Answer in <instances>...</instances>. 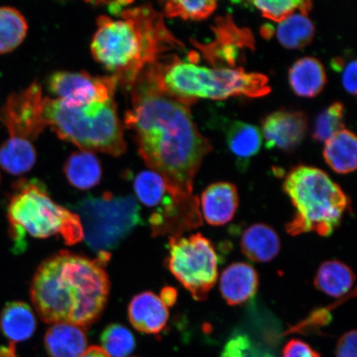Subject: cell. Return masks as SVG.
I'll list each match as a JSON object with an SVG mask.
<instances>
[{
	"mask_svg": "<svg viewBox=\"0 0 357 357\" xmlns=\"http://www.w3.org/2000/svg\"><path fill=\"white\" fill-rule=\"evenodd\" d=\"M130 91L124 123L134 132L141 158L172 193L193 195L195 177L212 146L196 127L190 105L162 87L158 62L142 71Z\"/></svg>",
	"mask_w": 357,
	"mask_h": 357,
	"instance_id": "6da1fadb",
	"label": "cell"
},
{
	"mask_svg": "<svg viewBox=\"0 0 357 357\" xmlns=\"http://www.w3.org/2000/svg\"><path fill=\"white\" fill-rule=\"evenodd\" d=\"M109 259V252H100L92 260L62 251L44 261L30 288L40 319L48 324H70L84 329L96 323L109 300L105 266Z\"/></svg>",
	"mask_w": 357,
	"mask_h": 357,
	"instance_id": "7a4b0ae2",
	"label": "cell"
},
{
	"mask_svg": "<svg viewBox=\"0 0 357 357\" xmlns=\"http://www.w3.org/2000/svg\"><path fill=\"white\" fill-rule=\"evenodd\" d=\"M121 19L98 17V29L91 49L95 60L130 89L146 67L162 60V55L181 43L164 24L162 15L150 4L126 8Z\"/></svg>",
	"mask_w": 357,
	"mask_h": 357,
	"instance_id": "3957f363",
	"label": "cell"
},
{
	"mask_svg": "<svg viewBox=\"0 0 357 357\" xmlns=\"http://www.w3.org/2000/svg\"><path fill=\"white\" fill-rule=\"evenodd\" d=\"M7 218L15 252L24 251L26 236L43 239L60 235L67 245L84 239L77 213L55 203L46 185L36 178H22L13 184L8 196Z\"/></svg>",
	"mask_w": 357,
	"mask_h": 357,
	"instance_id": "277c9868",
	"label": "cell"
},
{
	"mask_svg": "<svg viewBox=\"0 0 357 357\" xmlns=\"http://www.w3.org/2000/svg\"><path fill=\"white\" fill-rule=\"evenodd\" d=\"M43 118L61 139L80 151L120 156L127 149L123 124L114 100L71 106L60 100L44 97Z\"/></svg>",
	"mask_w": 357,
	"mask_h": 357,
	"instance_id": "5b68a950",
	"label": "cell"
},
{
	"mask_svg": "<svg viewBox=\"0 0 357 357\" xmlns=\"http://www.w3.org/2000/svg\"><path fill=\"white\" fill-rule=\"evenodd\" d=\"M284 190L294 208L287 233L292 236L314 231L329 236L341 225L350 200L340 186L319 168L298 166L284 178Z\"/></svg>",
	"mask_w": 357,
	"mask_h": 357,
	"instance_id": "8992f818",
	"label": "cell"
},
{
	"mask_svg": "<svg viewBox=\"0 0 357 357\" xmlns=\"http://www.w3.org/2000/svg\"><path fill=\"white\" fill-rule=\"evenodd\" d=\"M162 87L173 96L192 102L198 99L222 100L234 96L262 97L271 91L266 75L242 68H208L172 59L158 62Z\"/></svg>",
	"mask_w": 357,
	"mask_h": 357,
	"instance_id": "52a82bcc",
	"label": "cell"
},
{
	"mask_svg": "<svg viewBox=\"0 0 357 357\" xmlns=\"http://www.w3.org/2000/svg\"><path fill=\"white\" fill-rule=\"evenodd\" d=\"M84 238L93 251L109 252L123 242L141 222L140 207L132 196L116 197L109 192L89 196L75 205Z\"/></svg>",
	"mask_w": 357,
	"mask_h": 357,
	"instance_id": "ba28073f",
	"label": "cell"
},
{
	"mask_svg": "<svg viewBox=\"0 0 357 357\" xmlns=\"http://www.w3.org/2000/svg\"><path fill=\"white\" fill-rule=\"evenodd\" d=\"M167 266L195 301L206 300L216 284L218 257L211 240L202 234L171 236Z\"/></svg>",
	"mask_w": 357,
	"mask_h": 357,
	"instance_id": "9c48e42d",
	"label": "cell"
},
{
	"mask_svg": "<svg viewBox=\"0 0 357 357\" xmlns=\"http://www.w3.org/2000/svg\"><path fill=\"white\" fill-rule=\"evenodd\" d=\"M43 99L42 86L37 80L8 97L0 109V122L10 137L32 142L44 132L47 124L43 118Z\"/></svg>",
	"mask_w": 357,
	"mask_h": 357,
	"instance_id": "30bf717a",
	"label": "cell"
},
{
	"mask_svg": "<svg viewBox=\"0 0 357 357\" xmlns=\"http://www.w3.org/2000/svg\"><path fill=\"white\" fill-rule=\"evenodd\" d=\"M118 84L115 75L93 77L86 71H56L47 79L49 92L55 96L56 99L71 106L114 100Z\"/></svg>",
	"mask_w": 357,
	"mask_h": 357,
	"instance_id": "8fae6325",
	"label": "cell"
},
{
	"mask_svg": "<svg viewBox=\"0 0 357 357\" xmlns=\"http://www.w3.org/2000/svg\"><path fill=\"white\" fill-rule=\"evenodd\" d=\"M307 129V119L300 112H275L262 123V134L268 149L291 151L301 144Z\"/></svg>",
	"mask_w": 357,
	"mask_h": 357,
	"instance_id": "7c38bea8",
	"label": "cell"
},
{
	"mask_svg": "<svg viewBox=\"0 0 357 357\" xmlns=\"http://www.w3.org/2000/svg\"><path fill=\"white\" fill-rule=\"evenodd\" d=\"M238 206V189L229 182H217L208 186L199 201L201 215L212 226L227 225L234 218Z\"/></svg>",
	"mask_w": 357,
	"mask_h": 357,
	"instance_id": "4fadbf2b",
	"label": "cell"
},
{
	"mask_svg": "<svg viewBox=\"0 0 357 357\" xmlns=\"http://www.w3.org/2000/svg\"><path fill=\"white\" fill-rule=\"evenodd\" d=\"M259 287V275L252 266L235 262L220 276V290L223 300L230 306H238L251 301Z\"/></svg>",
	"mask_w": 357,
	"mask_h": 357,
	"instance_id": "5bb4252c",
	"label": "cell"
},
{
	"mask_svg": "<svg viewBox=\"0 0 357 357\" xmlns=\"http://www.w3.org/2000/svg\"><path fill=\"white\" fill-rule=\"evenodd\" d=\"M128 318L137 331L158 335L167 327L168 307L154 293L142 292L129 303Z\"/></svg>",
	"mask_w": 357,
	"mask_h": 357,
	"instance_id": "9a60e30c",
	"label": "cell"
},
{
	"mask_svg": "<svg viewBox=\"0 0 357 357\" xmlns=\"http://www.w3.org/2000/svg\"><path fill=\"white\" fill-rule=\"evenodd\" d=\"M241 250L245 257L254 262L265 263L278 257L280 250V236L265 223H255L243 231Z\"/></svg>",
	"mask_w": 357,
	"mask_h": 357,
	"instance_id": "2e32d148",
	"label": "cell"
},
{
	"mask_svg": "<svg viewBox=\"0 0 357 357\" xmlns=\"http://www.w3.org/2000/svg\"><path fill=\"white\" fill-rule=\"evenodd\" d=\"M45 348L50 357H79L87 349L84 329L70 324H56L47 330Z\"/></svg>",
	"mask_w": 357,
	"mask_h": 357,
	"instance_id": "e0dca14e",
	"label": "cell"
},
{
	"mask_svg": "<svg viewBox=\"0 0 357 357\" xmlns=\"http://www.w3.org/2000/svg\"><path fill=\"white\" fill-rule=\"evenodd\" d=\"M37 328V319L28 303H8L0 314V332L12 344L29 340Z\"/></svg>",
	"mask_w": 357,
	"mask_h": 357,
	"instance_id": "ac0fdd59",
	"label": "cell"
},
{
	"mask_svg": "<svg viewBox=\"0 0 357 357\" xmlns=\"http://www.w3.org/2000/svg\"><path fill=\"white\" fill-rule=\"evenodd\" d=\"M289 82L297 96L312 98L322 92L327 75L322 63L314 57H303L294 62L289 71Z\"/></svg>",
	"mask_w": 357,
	"mask_h": 357,
	"instance_id": "d6986e66",
	"label": "cell"
},
{
	"mask_svg": "<svg viewBox=\"0 0 357 357\" xmlns=\"http://www.w3.org/2000/svg\"><path fill=\"white\" fill-rule=\"evenodd\" d=\"M357 142L354 132L342 129L325 142V162L333 172L349 174L356 169Z\"/></svg>",
	"mask_w": 357,
	"mask_h": 357,
	"instance_id": "ffe728a7",
	"label": "cell"
},
{
	"mask_svg": "<svg viewBox=\"0 0 357 357\" xmlns=\"http://www.w3.org/2000/svg\"><path fill=\"white\" fill-rule=\"evenodd\" d=\"M67 181L79 190H86L100 184L101 163L95 153L80 151L71 154L64 165Z\"/></svg>",
	"mask_w": 357,
	"mask_h": 357,
	"instance_id": "44dd1931",
	"label": "cell"
},
{
	"mask_svg": "<svg viewBox=\"0 0 357 357\" xmlns=\"http://www.w3.org/2000/svg\"><path fill=\"white\" fill-rule=\"evenodd\" d=\"M133 189L142 204L155 209L194 196H181L172 193L164 178L151 169L138 174L133 182Z\"/></svg>",
	"mask_w": 357,
	"mask_h": 357,
	"instance_id": "7402d4cb",
	"label": "cell"
},
{
	"mask_svg": "<svg viewBox=\"0 0 357 357\" xmlns=\"http://www.w3.org/2000/svg\"><path fill=\"white\" fill-rule=\"evenodd\" d=\"M351 268L340 261L323 263L314 278V285L319 291L333 298H342L351 291L355 282Z\"/></svg>",
	"mask_w": 357,
	"mask_h": 357,
	"instance_id": "603a6c76",
	"label": "cell"
},
{
	"mask_svg": "<svg viewBox=\"0 0 357 357\" xmlns=\"http://www.w3.org/2000/svg\"><path fill=\"white\" fill-rule=\"evenodd\" d=\"M37 162V151L32 142L10 137L0 146V167L13 176L29 172Z\"/></svg>",
	"mask_w": 357,
	"mask_h": 357,
	"instance_id": "cb8c5ba5",
	"label": "cell"
},
{
	"mask_svg": "<svg viewBox=\"0 0 357 357\" xmlns=\"http://www.w3.org/2000/svg\"><path fill=\"white\" fill-rule=\"evenodd\" d=\"M227 142L234 155L241 160L256 155L262 146V134L252 124L236 121L227 132Z\"/></svg>",
	"mask_w": 357,
	"mask_h": 357,
	"instance_id": "d4e9b609",
	"label": "cell"
},
{
	"mask_svg": "<svg viewBox=\"0 0 357 357\" xmlns=\"http://www.w3.org/2000/svg\"><path fill=\"white\" fill-rule=\"evenodd\" d=\"M276 34L284 47L301 49L314 39L315 28L307 15L297 12L280 22Z\"/></svg>",
	"mask_w": 357,
	"mask_h": 357,
	"instance_id": "484cf974",
	"label": "cell"
},
{
	"mask_svg": "<svg viewBox=\"0 0 357 357\" xmlns=\"http://www.w3.org/2000/svg\"><path fill=\"white\" fill-rule=\"evenodd\" d=\"M28 31V22L19 10L12 7H0V55L19 47Z\"/></svg>",
	"mask_w": 357,
	"mask_h": 357,
	"instance_id": "4316f807",
	"label": "cell"
},
{
	"mask_svg": "<svg viewBox=\"0 0 357 357\" xmlns=\"http://www.w3.org/2000/svg\"><path fill=\"white\" fill-rule=\"evenodd\" d=\"M102 348L110 357H126L135 349L136 340L130 330L121 324H110L101 334Z\"/></svg>",
	"mask_w": 357,
	"mask_h": 357,
	"instance_id": "83f0119b",
	"label": "cell"
},
{
	"mask_svg": "<svg viewBox=\"0 0 357 357\" xmlns=\"http://www.w3.org/2000/svg\"><path fill=\"white\" fill-rule=\"evenodd\" d=\"M218 3L213 0H172L165 3L164 13L169 19L181 17L184 20H203L215 11Z\"/></svg>",
	"mask_w": 357,
	"mask_h": 357,
	"instance_id": "f1b7e54d",
	"label": "cell"
},
{
	"mask_svg": "<svg viewBox=\"0 0 357 357\" xmlns=\"http://www.w3.org/2000/svg\"><path fill=\"white\" fill-rule=\"evenodd\" d=\"M253 7L261 13L268 20L280 22L294 13L300 12L307 15L312 8V2L301 0H278V1H250Z\"/></svg>",
	"mask_w": 357,
	"mask_h": 357,
	"instance_id": "f546056e",
	"label": "cell"
},
{
	"mask_svg": "<svg viewBox=\"0 0 357 357\" xmlns=\"http://www.w3.org/2000/svg\"><path fill=\"white\" fill-rule=\"evenodd\" d=\"M344 106L340 102H334L320 114L316 120L312 137L319 142H326L339 131L344 129L343 123Z\"/></svg>",
	"mask_w": 357,
	"mask_h": 357,
	"instance_id": "4dcf8cb0",
	"label": "cell"
},
{
	"mask_svg": "<svg viewBox=\"0 0 357 357\" xmlns=\"http://www.w3.org/2000/svg\"><path fill=\"white\" fill-rule=\"evenodd\" d=\"M221 357H271L259 350L258 346L247 333H236L225 344Z\"/></svg>",
	"mask_w": 357,
	"mask_h": 357,
	"instance_id": "1f68e13d",
	"label": "cell"
},
{
	"mask_svg": "<svg viewBox=\"0 0 357 357\" xmlns=\"http://www.w3.org/2000/svg\"><path fill=\"white\" fill-rule=\"evenodd\" d=\"M281 357H321V356L306 342L298 339H292L284 347Z\"/></svg>",
	"mask_w": 357,
	"mask_h": 357,
	"instance_id": "d6a6232c",
	"label": "cell"
},
{
	"mask_svg": "<svg viewBox=\"0 0 357 357\" xmlns=\"http://www.w3.org/2000/svg\"><path fill=\"white\" fill-rule=\"evenodd\" d=\"M337 357H356V331L347 332L339 339Z\"/></svg>",
	"mask_w": 357,
	"mask_h": 357,
	"instance_id": "836d02e7",
	"label": "cell"
},
{
	"mask_svg": "<svg viewBox=\"0 0 357 357\" xmlns=\"http://www.w3.org/2000/svg\"><path fill=\"white\" fill-rule=\"evenodd\" d=\"M356 61L354 60L344 66L342 70V82L343 87L352 96L356 95Z\"/></svg>",
	"mask_w": 357,
	"mask_h": 357,
	"instance_id": "e575fe53",
	"label": "cell"
},
{
	"mask_svg": "<svg viewBox=\"0 0 357 357\" xmlns=\"http://www.w3.org/2000/svg\"><path fill=\"white\" fill-rule=\"evenodd\" d=\"M160 298L167 307L172 306L176 301V290L172 287L164 288Z\"/></svg>",
	"mask_w": 357,
	"mask_h": 357,
	"instance_id": "d590c367",
	"label": "cell"
},
{
	"mask_svg": "<svg viewBox=\"0 0 357 357\" xmlns=\"http://www.w3.org/2000/svg\"><path fill=\"white\" fill-rule=\"evenodd\" d=\"M79 357H110L107 352L99 346H92L87 348L86 351Z\"/></svg>",
	"mask_w": 357,
	"mask_h": 357,
	"instance_id": "8d00e7d4",
	"label": "cell"
},
{
	"mask_svg": "<svg viewBox=\"0 0 357 357\" xmlns=\"http://www.w3.org/2000/svg\"><path fill=\"white\" fill-rule=\"evenodd\" d=\"M132 2L128 1H117V2H109L107 4H109L108 8L109 12L112 13V15L119 16L120 13L125 10V8L130 6Z\"/></svg>",
	"mask_w": 357,
	"mask_h": 357,
	"instance_id": "74e56055",
	"label": "cell"
},
{
	"mask_svg": "<svg viewBox=\"0 0 357 357\" xmlns=\"http://www.w3.org/2000/svg\"><path fill=\"white\" fill-rule=\"evenodd\" d=\"M0 357H19L16 354L15 345L10 343L8 347H0Z\"/></svg>",
	"mask_w": 357,
	"mask_h": 357,
	"instance_id": "f35d334b",
	"label": "cell"
},
{
	"mask_svg": "<svg viewBox=\"0 0 357 357\" xmlns=\"http://www.w3.org/2000/svg\"><path fill=\"white\" fill-rule=\"evenodd\" d=\"M0 182H1V175H0Z\"/></svg>",
	"mask_w": 357,
	"mask_h": 357,
	"instance_id": "ab89813d",
	"label": "cell"
}]
</instances>
